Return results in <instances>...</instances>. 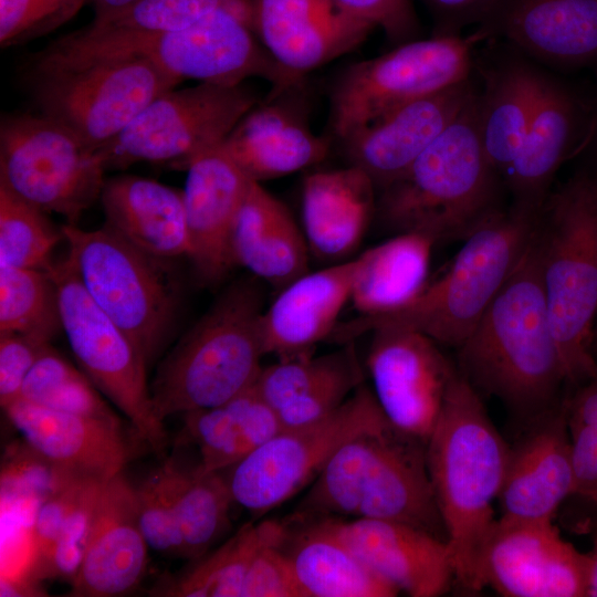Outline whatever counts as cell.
I'll list each match as a JSON object with an SVG mask.
<instances>
[{
    "instance_id": "cell-3",
    "label": "cell",
    "mask_w": 597,
    "mask_h": 597,
    "mask_svg": "<svg viewBox=\"0 0 597 597\" xmlns=\"http://www.w3.org/2000/svg\"><path fill=\"white\" fill-rule=\"evenodd\" d=\"M297 513L397 521L448 541L429 475L427 443L386 417L333 454Z\"/></svg>"
},
{
    "instance_id": "cell-51",
    "label": "cell",
    "mask_w": 597,
    "mask_h": 597,
    "mask_svg": "<svg viewBox=\"0 0 597 597\" xmlns=\"http://www.w3.org/2000/svg\"><path fill=\"white\" fill-rule=\"evenodd\" d=\"M573 495L597 504V426L570 431Z\"/></svg>"
},
{
    "instance_id": "cell-45",
    "label": "cell",
    "mask_w": 597,
    "mask_h": 597,
    "mask_svg": "<svg viewBox=\"0 0 597 597\" xmlns=\"http://www.w3.org/2000/svg\"><path fill=\"white\" fill-rule=\"evenodd\" d=\"M262 541L245 576L241 597H304L282 547L283 522L263 521Z\"/></svg>"
},
{
    "instance_id": "cell-20",
    "label": "cell",
    "mask_w": 597,
    "mask_h": 597,
    "mask_svg": "<svg viewBox=\"0 0 597 597\" xmlns=\"http://www.w3.org/2000/svg\"><path fill=\"white\" fill-rule=\"evenodd\" d=\"M251 22L272 57L301 76L353 51L375 29L332 0H251Z\"/></svg>"
},
{
    "instance_id": "cell-37",
    "label": "cell",
    "mask_w": 597,
    "mask_h": 597,
    "mask_svg": "<svg viewBox=\"0 0 597 597\" xmlns=\"http://www.w3.org/2000/svg\"><path fill=\"white\" fill-rule=\"evenodd\" d=\"M172 496L185 557L197 559L209 552L229 526L233 502L221 472L184 469L174 460L163 463Z\"/></svg>"
},
{
    "instance_id": "cell-46",
    "label": "cell",
    "mask_w": 597,
    "mask_h": 597,
    "mask_svg": "<svg viewBox=\"0 0 597 597\" xmlns=\"http://www.w3.org/2000/svg\"><path fill=\"white\" fill-rule=\"evenodd\" d=\"M104 482L91 481L69 515L49 557L30 576L36 580L60 578L72 580L81 567L87 544L96 499Z\"/></svg>"
},
{
    "instance_id": "cell-43",
    "label": "cell",
    "mask_w": 597,
    "mask_h": 597,
    "mask_svg": "<svg viewBox=\"0 0 597 597\" xmlns=\"http://www.w3.org/2000/svg\"><path fill=\"white\" fill-rule=\"evenodd\" d=\"M135 489L140 530L148 546L161 554L185 557V546L163 465Z\"/></svg>"
},
{
    "instance_id": "cell-59",
    "label": "cell",
    "mask_w": 597,
    "mask_h": 597,
    "mask_svg": "<svg viewBox=\"0 0 597 597\" xmlns=\"http://www.w3.org/2000/svg\"><path fill=\"white\" fill-rule=\"evenodd\" d=\"M596 356H597V353H596Z\"/></svg>"
},
{
    "instance_id": "cell-58",
    "label": "cell",
    "mask_w": 597,
    "mask_h": 597,
    "mask_svg": "<svg viewBox=\"0 0 597 597\" xmlns=\"http://www.w3.org/2000/svg\"><path fill=\"white\" fill-rule=\"evenodd\" d=\"M596 132H597V117H596V125H595Z\"/></svg>"
},
{
    "instance_id": "cell-49",
    "label": "cell",
    "mask_w": 597,
    "mask_h": 597,
    "mask_svg": "<svg viewBox=\"0 0 597 597\" xmlns=\"http://www.w3.org/2000/svg\"><path fill=\"white\" fill-rule=\"evenodd\" d=\"M50 339L32 333H0V404L18 399L25 377Z\"/></svg>"
},
{
    "instance_id": "cell-26",
    "label": "cell",
    "mask_w": 597,
    "mask_h": 597,
    "mask_svg": "<svg viewBox=\"0 0 597 597\" xmlns=\"http://www.w3.org/2000/svg\"><path fill=\"white\" fill-rule=\"evenodd\" d=\"M364 384L354 342L321 355L277 360L262 367L254 389L283 428L318 421L338 409Z\"/></svg>"
},
{
    "instance_id": "cell-40",
    "label": "cell",
    "mask_w": 597,
    "mask_h": 597,
    "mask_svg": "<svg viewBox=\"0 0 597 597\" xmlns=\"http://www.w3.org/2000/svg\"><path fill=\"white\" fill-rule=\"evenodd\" d=\"M62 328L55 284L46 270L0 265V333L52 339Z\"/></svg>"
},
{
    "instance_id": "cell-16",
    "label": "cell",
    "mask_w": 597,
    "mask_h": 597,
    "mask_svg": "<svg viewBox=\"0 0 597 597\" xmlns=\"http://www.w3.org/2000/svg\"><path fill=\"white\" fill-rule=\"evenodd\" d=\"M370 334L366 367L380 409L395 427L427 443L457 367L417 331L384 326Z\"/></svg>"
},
{
    "instance_id": "cell-24",
    "label": "cell",
    "mask_w": 597,
    "mask_h": 597,
    "mask_svg": "<svg viewBox=\"0 0 597 597\" xmlns=\"http://www.w3.org/2000/svg\"><path fill=\"white\" fill-rule=\"evenodd\" d=\"M148 547L138 522L134 486L123 474L104 482L70 595L114 597L134 590L146 573Z\"/></svg>"
},
{
    "instance_id": "cell-4",
    "label": "cell",
    "mask_w": 597,
    "mask_h": 597,
    "mask_svg": "<svg viewBox=\"0 0 597 597\" xmlns=\"http://www.w3.org/2000/svg\"><path fill=\"white\" fill-rule=\"evenodd\" d=\"M478 100L394 181L378 191L375 218L389 233L464 240L499 208L496 174L479 137Z\"/></svg>"
},
{
    "instance_id": "cell-18",
    "label": "cell",
    "mask_w": 597,
    "mask_h": 597,
    "mask_svg": "<svg viewBox=\"0 0 597 597\" xmlns=\"http://www.w3.org/2000/svg\"><path fill=\"white\" fill-rule=\"evenodd\" d=\"M317 516L369 569L399 593L436 597L454 583L452 553L446 540L397 521Z\"/></svg>"
},
{
    "instance_id": "cell-5",
    "label": "cell",
    "mask_w": 597,
    "mask_h": 597,
    "mask_svg": "<svg viewBox=\"0 0 597 597\" xmlns=\"http://www.w3.org/2000/svg\"><path fill=\"white\" fill-rule=\"evenodd\" d=\"M540 213L514 205L498 209L463 240L447 271L428 282L412 302L391 313L359 315L337 325L331 338L347 344L377 327L395 326L459 348L522 259Z\"/></svg>"
},
{
    "instance_id": "cell-25",
    "label": "cell",
    "mask_w": 597,
    "mask_h": 597,
    "mask_svg": "<svg viewBox=\"0 0 597 597\" xmlns=\"http://www.w3.org/2000/svg\"><path fill=\"white\" fill-rule=\"evenodd\" d=\"M356 263L354 256L306 272L280 290L262 316L265 355L279 360L308 357L320 343L331 338L350 301Z\"/></svg>"
},
{
    "instance_id": "cell-6",
    "label": "cell",
    "mask_w": 597,
    "mask_h": 597,
    "mask_svg": "<svg viewBox=\"0 0 597 597\" xmlns=\"http://www.w3.org/2000/svg\"><path fill=\"white\" fill-rule=\"evenodd\" d=\"M534 242L566 384L579 387L597 377V175L579 171L547 197Z\"/></svg>"
},
{
    "instance_id": "cell-19",
    "label": "cell",
    "mask_w": 597,
    "mask_h": 597,
    "mask_svg": "<svg viewBox=\"0 0 597 597\" xmlns=\"http://www.w3.org/2000/svg\"><path fill=\"white\" fill-rule=\"evenodd\" d=\"M474 95L468 80L389 109L341 140L348 165L365 171L379 191L446 130Z\"/></svg>"
},
{
    "instance_id": "cell-57",
    "label": "cell",
    "mask_w": 597,
    "mask_h": 597,
    "mask_svg": "<svg viewBox=\"0 0 597 597\" xmlns=\"http://www.w3.org/2000/svg\"><path fill=\"white\" fill-rule=\"evenodd\" d=\"M594 353H595V355L597 353V321H596V325H595V329H594Z\"/></svg>"
},
{
    "instance_id": "cell-27",
    "label": "cell",
    "mask_w": 597,
    "mask_h": 597,
    "mask_svg": "<svg viewBox=\"0 0 597 597\" xmlns=\"http://www.w3.org/2000/svg\"><path fill=\"white\" fill-rule=\"evenodd\" d=\"M253 181L291 175L326 158L329 142L315 135L296 106L280 93L254 105L222 143Z\"/></svg>"
},
{
    "instance_id": "cell-29",
    "label": "cell",
    "mask_w": 597,
    "mask_h": 597,
    "mask_svg": "<svg viewBox=\"0 0 597 597\" xmlns=\"http://www.w3.org/2000/svg\"><path fill=\"white\" fill-rule=\"evenodd\" d=\"M486 23L541 60L597 62V0H501Z\"/></svg>"
},
{
    "instance_id": "cell-31",
    "label": "cell",
    "mask_w": 597,
    "mask_h": 597,
    "mask_svg": "<svg viewBox=\"0 0 597 597\" xmlns=\"http://www.w3.org/2000/svg\"><path fill=\"white\" fill-rule=\"evenodd\" d=\"M282 547L304 597H394L399 591L369 569L320 516L295 513Z\"/></svg>"
},
{
    "instance_id": "cell-15",
    "label": "cell",
    "mask_w": 597,
    "mask_h": 597,
    "mask_svg": "<svg viewBox=\"0 0 597 597\" xmlns=\"http://www.w3.org/2000/svg\"><path fill=\"white\" fill-rule=\"evenodd\" d=\"M384 417L373 390L362 384L325 418L283 428L228 469L233 502L261 517L311 484L347 440Z\"/></svg>"
},
{
    "instance_id": "cell-10",
    "label": "cell",
    "mask_w": 597,
    "mask_h": 597,
    "mask_svg": "<svg viewBox=\"0 0 597 597\" xmlns=\"http://www.w3.org/2000/svg\"><path fill=\"white\" fill-rule=\"evenodd\" d=\"M179 80L132 54L35 60L31 93L40 113L100 149Z\"/></svg>"
},
{
    "instance_id": "cell-44",
    "label": "cell",
    "mask_w": 597,
    "mask_h": 597,
    "mask_svg": "<svg viewBox=\"0 0 597 597\" xmlns=\"http://www.w3.org/2000/svg\"><path fill=\"white\" fill-rule=\"evenodd\" d=\"M86 0H0V44L14 46L69 22Z\"/></svg>"
},
{
    "instance_id": "cell-22",
    "label": "cell",
    "mask_w": 597,
    "mask_h": 597,
    "mask_svg": "<svg viewBox=\"0 0 597 597\" xmlns=\"http://www.w3.org/2000/svg\"><path fill=\"white\" fill-rule=\"evenodd\" d=\"M2 409L29 448L74 478L106 482L122 474L129 461L121 423L48 409L22 398Z\"/></svg>"
},
{
    "instance_id": "cell-47",
    "label": "cell",
    "mask_w": 597,
    "mask_h": 597,
    "mask_svg": "<svg viewBox=\"0 0 597 597\" xmlns=\"http://www.w3.org/2000/svg\"><path fill=\"white\" fill-rule=\"evenodd\" d=\"M11 457L6 470H2V492H11L22 500L42 501L76 480L35 453L25 443ZM85 480V479H83Z\"/></svg>"
},
{
    "instance_id": "cell-35",
    "label": "cell",
    "mask_w": 597,
    "mask_h": 597,
    "mask_svg": "<svg viewBox=\"0 0 597 597\" xmlns=\"http://www.w3.org/2000/svg\"><path fill=\"white\" fill-rule=\"evenodd\" d=\"M181 416L200 457L197 469L205 473L232 468L283 429L254 385L224 404Z\"/></svg>"
},
{
    "instance_id": "cell-21",
    "label": "cell",
    "mask_w": 597,
    "mask_h": 597,
    "mask_svg": "<svg viewBox=\"0 0 597 597\" xmlns=\"http://www.w3.org/2000/svg\"><path fill=\"white\" fill-rule=\"evenodd\" d=\"M184 193L189 254L201 282H220L235 266L232 227L251 179L222 144L198 155L187 167Z\"/></svg>"
},
{
    "instance_id": "cell-14",
    "label": "cell",
    "mask_w": 597,
    "mask_h": 597,
    "mask_svg": "<svg viewBox=\"0 0 597 597\" xmlns=\"http://www.w3.org/2000/svg\"><path fill=\"white\" fill-rule=\"evenodd\" d=\"M258 103L256 94L244 83L200 82L172 88L150 102L97 151L106 169L138 161L170 163L187 169L198 155L221 145Z\"/></svg>"
},
{
    "instance_id": "cell-2",
    "label": "cell",
    "mask_w": 597,
    "mask_h": 597,
    "mask_svg": "<svg viewBox=\"0 0 597 597\" xmlns=\"http://www.w3.org/2000/svg\"><path fill=\"white\" fill-rule=\"evenodd\" d=\"M510 447L493 426L481 395L457 370L427 442V463L454 565V583L481 591L479 561L495 523Z\"/></svg>"
},
{
    "instance_id": "cell-53",
    "label": "cell",
    "mask_w": 597,
    "mask_h": 597,
    "mask_svg": "<svg viewBox=\"0 0 597 597\" xmlns=\"http://www.w3.org/2000/svg\"><path fill=\"white\" fill-rule=\"evenodd\" d=\"M569 432L587 426H597V377L579 386L575 395L565 400Z\"/></svg>"
},
{
    "instance_id": "cell-17",
    "label": "cell",
    "mask_w": 597,
    "mask_h": 597,
    "mask_svg": "<svg viewBox=\"0 0 597 597\" xmlns=\"http://www.w3.org/2000/svg\"><path fill=\"white\" fill-rule=\"evenodd\" d=\"M588 562L552 521L499 519L480 555L479 583L506 597H586Z\"/></svg>"
},
{
    "instance_id": "cell-1",
    "label": "cell",
    "mask_w": 597,
    "mask_h": 597,
    "mask_svg": "<svg viewBox=\"0 0 597 597\" xmlns=\"http://www.w3.org/2000/svg\"><path fill=\"white\" fill-rule=\"evenodd\" d=\"M457 349L460 374L480 395L500 399L517 416L535 421L562 402L566 375L548 318L534 232L513 273Z\"/></svg>"
},
{
    "instance_id": "cell-33",
    "label": "cell",
    "mask_w": 597,
    "mask_h": 597,
    "mask_svg": "<svg viewBox=\"0 0 597 597\" xmlns=\"http://www.w3.org/2000/svg\"><path fill=\"white\" fill-rule=\"evenodd\" d=\"M100 201L105 224L138 249L161 259L189 254L184 193L156 180H105Z\"/></svg>"
},
{
    "instance_id": "cell-54",
    "label": "cell",
    "mask_w": 597,
    "mask_h": 597,
    "mask_svg": "<svg viewBox=\"0 0 597 597\" xmlns=\"http://www.w3.org/2000/svg\"><path fill=\"white\" fill-rule=\"evenodd\" d=\"M39 580L33 577L2 575L0 580V596L1 597H33L44 596L43 589L38 584Z\"/></svg>"
},
{
    "instance_id": "cell-28",
    "label": "cell",
    "mask_w": 597,
    "mask_h": 597,
    "mask_svg": "<svg viewBox=\"0 0 597 597\" xmlns=\"http://www.w3.org/2000/svg\"><path fill=\"white\" fill-rule=\"evenodd\" d=\"M377 189L362 169L315 171L302 188L303 232L310 252L325 261H342L356 251L375 218Z\"/></svg>"
},
{
    "instance_id": "cell-13",
    "label": "cell",
    "mask_w": 597,
    "mask_h": 597,
    "mask_svg": "<svg viewBox=\"0 0 597 597\" xmlns=\"http://www.w3.org/2000/svg\"><path fill=\"white\" fill-rule=\"evenodd\" d=\"M45 270L55 284L62 329L81 369L129 420L140 439L161 454L167 433L154 411L146 360L91 297L69 258Z\"/></svg>"
},
{
    "instance_id": "cell-32",
    "label": "cell",
    "mask_w": 597,
    "mask_h": 597,
    "mask_svg": "<svg viewBox=\"0 0 597 597\" xmlns=\"http://www.w3.org/2000/svg\"><path fill=\"white\" fill-rule=\"evenodd\" d=\"M582 114L573 93L544 77L521 151L504 176L514 206L542 211L553 178L574 147Z\"/></svg>"
},
{
    "instance_id": "cell-9",
    "label": "cell",
    "mask_w": 597,
    "mask_h": 597,
    "mask_svg": "<svg viewBox=\"0 0 597 597\" xmlns=\"http://www.w3.org/2000/svg\"><path fill=\"white\" fill-rule=\"evenodd\" d=\"M62 232L85 290L149 365L180 310L181 285L171 260L138 249L106 224L87 231L67 223Z\"/></svg>"
},
{
    "instance_id": "cell-7",
    "label": "cell",
    "mask_w": 597,
    "mask_h": 597,
    "mask_svg": "<svg viewBox=\"0 0 597 597\" xmlns=\"http://www.w3.org/2000/svg\"><path fill=\"white\" fill-rule=\"evenodd\" d=\"M263 294L251 279L229 285L179 339L150 387L156 417L219 406L253 387L265 355Z\"/></svg>"
},
{
    "instance_id": "cell-11",
    "label": "cell",
    "mask_w": 597,
    "mask_h": 597,
    "mask_svg": "<svg viewBox=\"0 0 597 597\" xmlns=\"http://www.w3.org/2000/svg\"><path fill=\"white\" fill-rule=\"evenodd\" d=\"M488 33L410 40L352 64L331 93L332 132L342 140L389 109L468 81L473 48Z\"/></svg>"
},
{
    "instance_id": "cell-38",
    "label": "cell",
    "mask_w": 597,
    "mask_h": 597,
    "mask_svg": "<svg viewBox=\"0 0 597 597\" xmlns=\"http://www.w3.org/2000/svg\"><path fill=\"white\" fill-rule=\"evenodd\" d=\"M264 523H247L212 552L193 559L181 573L151 590L165 597H241L252 558L262 541Z\"/></svg>"
},
{
    "instance_id": "cell-50",
    "label": "cell",
    "mask_w": 597,
    "mask_h": 597,
    "mask_svg": "<svg viewBox=\"0 0 597 597\" xmlns=\"http://www.w3.org/2000/svg\"><path fill=\"white\" fill-rule=\"evenodd\" d=\"M343 12L380 28L395 41H410L417 21L410 0H332Z\"/></svg>"
},
{
    "instance_id": "cell-30",
    "label": "cell",
    "mask_w": 597,
    "mask_h": 597,
    "mask_svg": "<svg viewBox=\"0 0 597 597\" xmlns=\"http://www.w3.org/2000/svg\"><path fill=\"white\" fill-rule=\"evenodd\" d=\"M230 250L234 265L283 289L308 272L310 249L287 208L251 181L237 213Z\"/></svg>"
},
{
    "instance_id": "cell-42",
    "label": "cell",
    "mask_w": 597,
    "mask_h": 597,
    "mask_svg": "<svg viewBox=\"0 0 597 597\" xmlns=\"http://www.w3.org/2000/svg\"><path fill=\"white\" fill-rule=\"evenodd\" d=\"M221 8L251 13V0H139L114 18L88 27L114 33H161L185 29Z\"/></svg>"
},
{
    "instance_id": "cell-56",
    "label": "cell",
    "mask_w": 597,
    "mask_h": 597,
    "mask_svg": "<svg viewBox=\"0 0 597 597\" xmlns=\"http://www.w3.org/2000/svg\"><path fill=\"white\" fill-rule=\"evenodd\" d=\"M586 597H597V530L593 538V551L588 554Z\"/></svg>"
},
{
    "instance_id": "cell-36",
    "label": "cell",
    "mask_w": 597,
    "mask_h": 597,
    "mask_svg": "<svg viewBox=\"0 0 597 597\" xmlns=\"http://www.w3.org/2000/svg\"><path fill=\"white\" fill-rule=\"evenodd\" d=\"M544 75L522 63L494 72L478 100V130L484 156L496 175L517 158L540 97Z\"/></svg>"
},
{
    "instance_id": "cell-34",
    "label": "cell",
    "mask_w": 597,
    "mask_h": 597,
    "mask_svg": "<svg viewBox=\"0 0 597 597\" xmlns=\"http://www.w3.org/2000/svg\"><path fill=\"white\" fill-rule=\"evenodd\" d=\"M434 245L423 234L399 233L357 255L350 302L359 315L387 314L412 302L428 283Z\"/></svg>"
},
{
    "instance_id": "cell-12",
    "label": "cell",
    "mask_w": 597,
    "mask_h": 597,
    "mask_svg": "<svg viewBox=\"0 0 597 597\" xmlns=\"http://www.w3.org/2000/svg\"><path fill=\"white\" fill-rule=\"evenodd\" d=\"M104 163L97 149L54 119L6 115L0 125V185L43 212L76 224L100 199Z\"/></svg>"
},
{
    "instance_id": "cell-8",
    "label": "cell",
    "mask_w": 597,
    "mask_h": 597,
    "mask_svg": "<svg viewBox=\"0 0 597 597\" xmlns=\"http://www.w3.org/2000/svg\"><path fill=\"white\" fill-rule=\"evenodd\" d=\"M73 56L132 54L150 60L180 82L239 85L260 77L279 94L303 76L279 64L256 38L251 13L221 8L180 30L153 34L104 32L86 27L65 42Z\"/></svg>"
},
{
    "instance_id": "cell-39",
    "label": "cell",
    "mask_w": 597,
    "mask_h": 597,
    "mask_svg": "<svg viewBox=\"0 0 597 597\" xmlns=\"http://www.w3.org/2000/svg\"><path fill=\"white\" fill-rule=\"evenodd\" d=\"M98 391L83 370L50 346L25 377L19 398L48 409L121 423Z\"/></svg>"
},
{
    "instance_id": "cell-48",
    "label": "cell",
    "mask_w": 597,
    "mask_h": 597,
    "mask_svg": "<svg viewBox=\"0 0 597 597\" xmlns=\"http://www.w3.org/2000/svg\"><path fill=\"white\" fill-rule=\"evenodd\" d=\"M95 480H76L40 503L32 525L33 559L30 573L51 554L64 524L86 485Z\"/></svg>"
},
{
    "instance_id": "cell-55",
    "label": "cell",
    "mask_w": 597,
    "mask_h": 597,
    "mask_svg": "<svg viewBox=\"0 0 597 597\" xmlns=\"http://www.w3.org/2000/svg\"><path fill=\"white\" fill-rule=\"evenodd\" d=\"M139 0H91L94 8V22H102L122 13Z\"/></svg>"
},
{
    "instance_id": "cell-52",
    "label": "cell",
    "mask_w": 597,
    "mask_h": 597,
    "mask_svg": "<svg viewBox=\"0 0 597 597\" xmlns=\"http://www.w3.org/2000/svg\"><path fill=\"white\" fill-rule=\"evenodd\" d=\"M441 20L446 34H458L455 30L472 22H488L501 0H425Z\"/></svg>"
},
{
    "instance_id": "cell-23",
    "label": "cell",
    "mask_w": 597,
    "mask_h": 597,
    "mask_svg": "<svg viewBox=\"0 0 597 597\" xmlns=\"http://www.w3.org/2000/svg\"><path fill=\"white\" fill-rule=\"evenodd\" d=\"M535 426L510 449L499 495L500 520L553 521L562 502L573 495L574 470L566 405L536 419Z\"/></svg>"
},
{
    "instance_id": "cell-41",
    "label": "cell",
    "mask_w": 597,
    "mask_h": 597,
    "mask_svg": "<svg viewBox=\"0 0 597 597\" xmlns=\"http://www.w3.org/2000/svg\"><path fill=\"white\" fill-rule=\"evenodd\" d=\"M44 213L0 185V265L45 270L52 263L64 235Z\"/></svg>"
}]
</instances>
